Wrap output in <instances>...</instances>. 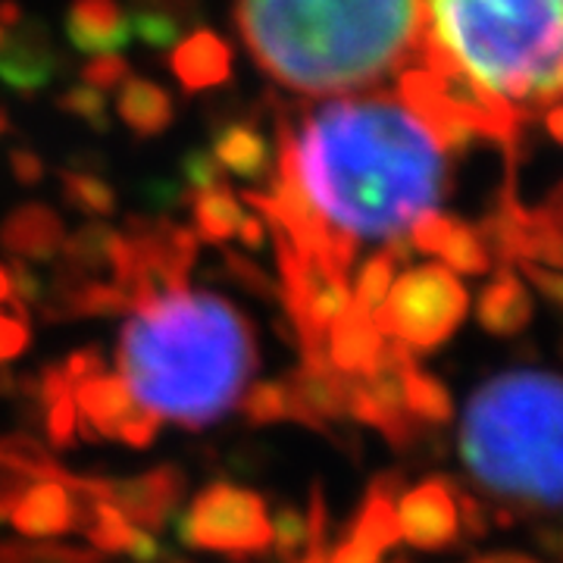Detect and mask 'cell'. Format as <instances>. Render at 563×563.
Wrapping results in <instances>:
<instances>
[{
    "instance_id": "16",
    "label": "cell",
    "mask_w": 563,
    "mask_h": 563,
    "mask_svg": "<svg viewBox=\"0 0 563 563\" xmlns=\"http://www.w3.org/2000/svg\"><path fill=\"white\" fill-rule=\"evenodd\" d=\"M239 401H242L239 404L242 413L254 422V426L295 420L301 422V426H307V429H313V432H320V435H332V432L325 429V422H320L317 417H310L301 404L295 401V395L288 391V385L285 383H254Z\"/></svg>"
},
{
    "instance_id": "5",
    "label": "cell",
    "mask_w": 563,
    "mask_h": 563,
    "mask_svg": "<svg viewBox=\"0 0 563 563\" xmlns=\"http://www.w3.org/2000/svg\"><path fill=\"white\" fill-rule=\"evenodd\" d=\"M463 463L504 501L561 504V383L551 373H507L483 385L463 417Z\"/></svg>"
},
{
    "instance_id": "20",
    "label": "cell",
    "mask_w": 563,
    "mask_h": 563,
    "mask_svg": "<svg viewBox=\"0 0 563 563\" xmlns=\"http://www.w3.org/2000/svg\"><path fill=\"white\" fill-rule=\"evenodd\" d=\"M0 563H103V554L69 544H22L0 539Z\"/></svg>"
},
{
    "instance_id": "31",
    "label": "cell",
    "mask_w": 563,
    "mask_h": 563,
    "mask_svg": "<svg viewBox=\"0 0 563 563\" xmlns=\"http://www.w3.org/2000/svg\"><path fill=\"white\" fill-rule=\"evenodd\" d=\"M229 266H232V273H235V279L242 282L247 291H254V295H263V298H279V291H276V285L263 276L257 266H251V263L235 261V257H229Z\"/></svg>"
},
{
    "instance_id": "27",
    "label": "cell",
    "mask_w": 563,
    "mask_h": 563,
    "mask_svg": "<svg viewBox=\"0 0 563 563\" xmlns=\"http://www.w3.org/2000/svg\"><path fill=\"white\" fill-rule=\"evenodd\" d=\"M35 485L32 476H25L20 466H13L10 461L0 457V523L10 520L13 507L22 501V495Z\"/></svg>"
},
{
    "instance_id": "14",
    "label": "cell",
    "mask_w": 563,
    "mask_h": 563,
    "mask_svg": "<svg viewBox=\"0 0 563 563\" xmlns=\"http://www.w3.org/2000/svg\"><path fill=\"white\" fill-rule=\"evenodd\" d=\"M288 391L295 395V401L301 404L310 417H317L320 422L339 420L347 417V385L351 376H342L339 369H332V363H307L285 379Z\"/></svg>"
},
{
    "instance_id": "28",
    "label": "cell",
    "mask_w": 563,
    "mask_h": 563,
    "mask_svg": "<svg viewBox=\"0 0 563 563\" xmlns=\"http://www.w3.org/2000/svg\"><path fill=\"white\" fill-rule=\"evenodd\" d=\"M157 432H161V417L151 413V410H144L139 404L135 413L120 426L117 439H122L125 444H132V448H147V444L157 439Z\"/></svg>"
},
{
    "instance_id": "17",
    "label": "cell",
    "mask_w": 563,
    "mask_h": 563,
    "mask_svg": "<svg viewBox=\"0 0 563 563\" xmlns=\"http://www.w3.org/2000/svg\"><path fill=\"white\" fill-rule=\"evenodd\" d=\"M404 404H407V413L422 426H444L454 413L448 388L417 369V363L404 369Z\"/></svg>"
},
{
    "instance_id": "35",
    "label": "cell",
    "mask_w": 563,
    "mask_h": 563,
    "mask_svg": "<svg viewBox=\"0 0 563 563\" xmlns=\"http://www.w3.org/2000/svg\"><path fill=\"white\" fill-rule=\"evenodd\" d=\"M523 269L532 276V282L539 285L544 291V298L551 303L561 301V276L558 273H548V269H539V266H532V263H523Z\"/></svg>"
},
{
    "instance_id": "21",
    "label": "cell",
    "mask_w": 563,
    "mask_h": 563,
    "mask_svg": "<svg viewBox=\"0 0 563 563\" xmlns=\"http://www.w3.org/2000/svg\"><path fill=\"white\" fill-rule=\"evenodd\" d=\"M81 536L95 544V551H101V554L113 551L117 554V551H125V544L132 539V523L122 517L117 507L98 501L95 510H91V520L81 529Z\"/></svg>"
},
{
    "instance_id": "29",
    "label": "cell",
    "mask_w": 563,
    "mask_h": 563,
    "mask_svg": "<svg viewBox=\"0 0 563 563\" xmlns=\"http://www.w3.org/2000/svg\"><path fill=\"white\" fill-rule=\"evenodd\" d=\"M25 347H29V322L0 313V363L20 357Z\"/></svg>"
},
{
    "instance_id": "38",
    "label": "cell",
    "mask_w": 563,
    "mask_h": 563,
    "mask_svg": "<svg viewBox=\"0 0 563 563\" xmlns=\"http://www.w3.org/2000/svg\"><path fill=\"white\" fill-rule=\"evenodd\" d=\"M398 563H401V561H398Z\"/></svg>"
},
{
    "instance_id": "2",
    "label": "cell",
    "mask_w": 563,
    "mask_h": 563,
    "mask_svg": "<svg viewBox=\"0 0 563 563\" xmlns=\"http://www.w3.org/2000/svg\"><path fill=\"white\" fill-rule=\"evenodd\" d=\"M422 69L473 129L510 135L554 120L561 98V0H422Z\"/></svg>"
},
{
    "instance_id": "13",
    "label": "cell",
    "mask_w": 563,
    "mask_h": 563,
    "mask_svg": "<svg viewBox=\"0 0 563 563\" xmlns=\"http://www.w3.org/2000/svg\"><path fill=\"white\" fill-rule=\"evenodd\" d=\"M404 479L401 473H383L376 476L369 488H366V498H363L361 514L357 520L347 529V539L361 542L363 548L383 554L385 548L401 539V529H398V517H395V501L401 495Z\"/></svg>"
},
{
    "instance_id": "37",
    "label": "cell",
    "mask_w": 563,
    "mask_h": 563,
    "mask_svg": "<svg viewBox=\"0 0 563 563\" xmlns=\"http://www.w3.org/2000/svg\"><path fill=\"white\" fill-rule=\"evenodd\" d=\"M13 298V285H10V276H7V269H0V303L10 301Z\"/></svg>"
},
{
    "instance_id": "6",
    "label": "cell",
    "mask_w": 563,
    "mask_h": 563,
    "mask_svg": "<svg viewBox=\"0 0 563 563\" xmlns=\"http://www.w3.org/2000/svg\"><path fill=\"white\" fill-rule=\"evenodd\" d=\"M466 291L451 269L417 266L395 282L391 295L373 310L376 329L407 344L410 351H429L442 344L466 317Z\"/></svg>"
},
{
    "instance_id": "32",
    "label": "cell",
    "mask_w": 563,
    "mask_h": 563,
    "mask_svg": "<svg viewBox=\"0 0 563 563\" xmlns=\"http://www.w3.org/2000/svg\"><path fill=\"white\" fill-rule=\"evenodd\" d=\"M125 554H132L139 563H163L166 561V548H163L151 532L132 529V539L125 544Z\"/></svg>"
},
{
    "instance_id": "24",
    "label": "cell",
    "mask_w": 563,
    "mask_h": 563,
    "mask_svg": "<svg viewBox=\"0 0 563 563\" xmlns=\"http://www.w3.org/2000/svg\"><path fill=\"white\" fill-rule=\"evenodd\" d=\"M269 526H273V542H276L282 563H298V551H303L310 542L307 517H301L295 507H282Z\"/></svg>"
},
{
    "instance_id": "12",
    "label": "cell",
    "mask_w": 563,
    "mask_h": 563,
    "mask_svg": "<svg viewBox=\"0 0 563 563\" xmlns=\"http://www.w3.org/2000/svg\"><path fill=\"white\" fill-rule=\"evenodd\" d=\"M383 347V332L376 329L373 313L357 301L347 303L339 320L325 332V361L342 376H366Z\"/></svg>"
},
{
    "instance_id": "3",
    "label": "cell",
    "mask_w": 563,
    "mask_h": 563,
    "mask_svg": "<svg viewBox=\"0 0 563 563\" xmlns=\"http://www.w3.org/2000/svg\"><path fill=\"white\" fill-rule=\"evenodd\" d=\"M244 47L285 91L325 101L422 69V0H239Z\"/></svg>"
},
{
    "instance_id": "19",
    "label": "cell",
    "mask_w": 563,
    "mask_h": 563,
    "mask_svg": "<svg viewBox=\"0 0 563 563\" xmlns=\"http://www.w3.org/2000/svg\"><path fill=\"white\" fill-rule=\"evenodd\" d=\"M0 457L10 461L13 466H20L25 476H32L35 483H60V485H73V473H66L60 463L54 461L44 448H41L35 439L29 435H7L0 439Z\"/></svg>"
},
{
    "instance_id": "11",
    "label": "cell",
    "mask_w": 563,
    "mask_h": 563,
    "mask_svg": "<svg viewBox=\"0 0 563 563\" xmlns=\"http://www.w3.org/2000/svg\"><path fill=\"white\" fill-rule=\"evenodd\" d=\"M73 401L81 407V420H76V426L81 429L85 442L117 439L122 422L129 420L139 407L125 379L110 376V373L73 385Z\"/></svg>"
},
{
    "instance_id": "22",
    "label": "cell",
    "mask_w": 563,
    "mask_h": 563,
    "mask_svg": "<svg viewBox=\"0 0 563 563\" xmlns=\"http://www.w3.org/2000/svg\"><path fill=\"white\" fill-rule=\"evenodd\" d=\"M442 257L451 269H457L463 276H479V273H485L492 266L488 247L466 225H454V232L448 235V242L442 247Z\"/></svg>"
},
{
    "instance_id": "25",
    "label": "cell",
    "mask_w": 563,
    "mask_h": 563,
    "mask_svg": "<svg viewBox=\"0 0 563 563\" xmlns=\"http://www.w3.org/2000/svg\"><path fill=\"white\" fill-rule=\"evenodd\" d=\"M47 439L57 451H73L76 444V401L73 395H63L60 401L47 404Z\"/></svg>"
},
{
    "instance_id": "7",
    "label": "cell",
    "mask_w": 563,
    "mask_h": 563,
    "mask_svg": "<svg viewBox=\"0 0 563 563\" xmlns=\"http://www.w3.org/2000/svg\"><path fill=\"white\" fill-rule=\"evenodd\" d=\"M176 536L181 544L198 551L254 558L273 544V526L266 520V501L257 492L217 483L203 488L191 510L179 517Z\"/></svg>"
},
{
    "instance_id": "9",
    "label": "cell",
    "mask_w": 563,
    "mask_h": 563,
    "mask_svg": "<svg viewBox=\"0 0 563 563\" xmlns=\"http://www.w3.org/2000/svg\"><path fill=\"white\" fill-rule=\"evenodd\" d=\"M91 492L98 501L117 507L125 520L163 529L185 498V476L179 466H157L135 479H91Z\"/></svg>"
},
{
    "instance_id": "30",
    "label": "cell",
    "mask_w": 563,
    "mask_h": 563,
    "mask_svg": "<svg viewBox=\"0 0 563 563\" xmlns=\"http://www.w3.org/2000/svg\"><path fill=\"white\" fill-rule=\"evenodd\" d=\"M63 369H66V379L73 385L85 383V379H95V376L103 373L101 351L98 347H81V351H76L69 361L63 363Z\"/></svg>"
},
{
    "instance_id": "36",
    "label": "cell",
    "mask_w": 563,
    "mask_h": 563,
    "mask_svg": "<svg viewBox=\"0 0 563 563\" xmlns=\"http://www.w3.org/2000/svg\"><path fill=\"white\" fill-rule=\"evenodd\" d=\"M476 563H539L532 561V558H526V554H492V558H483V561Z\"/></svg>"
},
{
    "instance_id": "10",
    "label": "cell",
    "mask_w": 563,
    "mask_h": 563,
    "mask_svg": "<svg viewBox=\"0 0 563 563\" xmlns=\"http://www.w3.org/2000/svg\"><path fill=\"white\" fill-rule=\"evenodd\" d=\"M398 529L410 544L422 551H442L461 539L457 520V485L448 479H429L404 495L395 510Z\"/></svg>"
},
{
    "instance_id": "18",
    "label": "cell",
    "mask_w": 563,
    "mask_h": 563,
    "mask_svg": "<svg viewBox=\"0 0 563 563\" xmlns=\"http://www.w3.org/2000/svg\"><path fill=\"white\" fill-rule=\"evenodd\" d=\"M60 242V225L47 210H25L3 229V244L16 254L47 257Z\"/></svg>"
},
{
    "instance_id": "34",
    "label": "cell",
    "mask_w": 563,
    "mask_h": 563,
    "mask_svg": "<svg viewBox=\"0 0 563 563\" xmlns=\"http://www.w3.org/2000/svg\"><path fill=\"white\" fill-rule=\"evenodd\" d=\"M325 563H379V554L369 551V548H363V544L354 542V539H344L342 544H335L332 558Z\"/></svg>"
},
{
    "instance_id": "4",
    "label": "cell",
    "mask_w": 563,
    "mask_h": 563,
    "mask_svg": "<svg viewBox=\"0 0 563 563\" xmlns=\"http://www.w3.org/2000/svg\"><path fill=\"white\" fill-rule=\"evenodd\" d=\"M117 363L144 410L201 429L242 398L257 366V344L232 303L179 288L132 313Z\"/></svg>"
},
{
    "instance_id": "26",
    "label": "cell",
    "mask_w": 563,
    "mask_h": 563,
    "mask_svg": "<svg viewBox=\"0 0 563 563\" xmlns=\"http://www.w3.org/2000/svg\"><path fill=\"white\" fill-rule=\"evenodd\" d=\"M198 222L207 239H225L239 225V207L229 198H207L198 207Z\"/></svg>"
},
{
    "instance_id": "33",
    "label": "cell",
    "mask_w": 563,
    "mask_h": 563,
    "mask_svg": "<svg viewBox=\"0 0 563 563\" xmlns=\"http://www.w3.org/2000/svg\"><path fill=\"white\" fill-rule=\"evenodd\" d=\"M457 504H461L463 510V526H466V532H470L473 539L485 536V529H488V510H485L483 504L476 501V498H470V495H463V488H457Z\"/></svg>"
},
{
    "instance_id": "8",
    "label": "cell",
    "mask_w": 563,
    "mask_h": 563,
    "mask_svg": "<svg viewBox=\"0 0 563 563\" xmlns=\"http://www.w3.org/2000/svg\"><path fill=\"white\" fill-rule=\"evenodd\" d=\"M95 504L98 498L91 492V479L85 476H79L73 488L60 483H41L22 495V501L10 514V523L16 526L22 536H38V539L81 532L91 520Z\"/></svg>"
},
{
    "instance_id": "15",
    "label": "cell",
    "mask_w": 563,
    "mask_h": 563,
    "mask_svg": "<svg viewBox=\"0 0 563 563\" xmlns=\"http://www.w3.org/2000/svg\"><path fill=\"white\" fill-rule=\"evenodd\" d=\"M529 317H532V303H529V295L520 285V279L514 273L504 269L498 279L492 282L483 291V301H479V322H483L485 332L492 335H517L529 325Z\"/></svg>"
},
{
    "instance_id": "1",
    "label": "cell",
    "mask_w": 563,
    "mask_h": 563,
    "mask_svg": "<svg viewBox=\"0 0 563 563\" xmlns=\"http://www.w3.org/2000/svg\"><path fill=\"white\" fill-rule=\"evenodd\" d=\"M473 122L426 69L357 95L313 101L279 129L269 195H251L273 235L347 282L361 244H383L395 263L413 251V225L442 213L451 161Z\"/></svg>"
},
{
    "instance_id": "23",
    "label": "cell",
    "mask_w": 563,
    "mask_h": 563,
    "mask_svg": "<svg viewBox=\"0 0 563 563\" xmlns=\"http://www.w3.org/2000/svg\"><path fill=\"white\" fill-rule=\"evenodd\" d=\"M395 257L391 254H373V257H366L361 266V273H357V298L354 301L366 307L369 313L385 301V295H388V288L395 285Z\"/></svg>"
}]
</instances>
